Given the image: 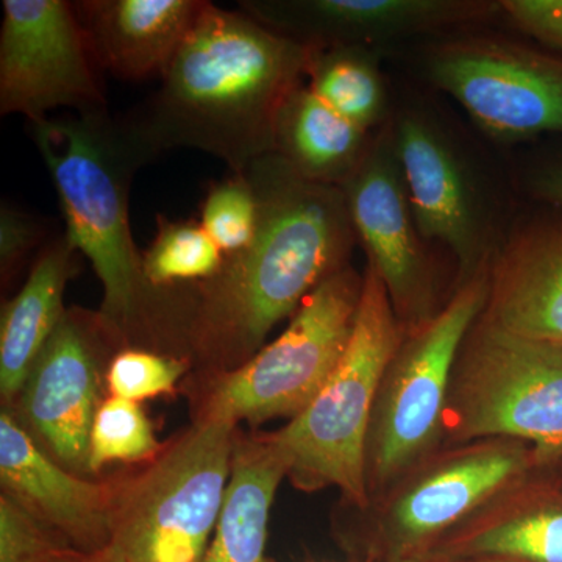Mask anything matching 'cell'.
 Returning <instances> with one entry per match:
<instances>
[{
	"label": "cell",
	"mask_w": 562,
	"mask_h": 562,
	"mask_svg": "<svg viewBox=\"0 0 562 562\" xmlns=\"http://www.w3.org/2000/svg\"><path fill=\"white\" fill-rule=\"evenodd\" d=\"M246 173L260 201L254 243L187 291L181 341L203 372L232 371L255 357L281 321L350 266L358 241L341 188L303 179L276 151Z\"/></svg>",
	"instance_id": "6da1fadb"
},
{
	"label": "cell",
	"mask_w": 562,
	"mask_h": 562,
	"mask_svg": "<svg viewBox=\"0 0 562 562\" xmlns=\"http://www.w3.org/2000/svg\"><path fill=\"white\" fill-rule=\"evenodd\" d=\"M310 49L241 10L206 2L155 92L128 117L151 155L195 149L243 173L276 147L284 101L305 79Z\"/></svg>",
	"instance_id": "7a4b0ae2"
},
{
	"label": "cell",
	"mask_w": 562,
	"mask_h": 562,
	"mask_svg": "<svg viewBox=\"0 0 562 562\" xmlns=\"http://www.w3.org/2000/svg\"><path fill=\"white\" fill-rule=\"evenodd\" d=\"M65 216L66 233L103 288V324L120 344H176L179 292L147 283L133 241L128 192L154 160L128 120L109 111L69 113L32 124Z\"/></svg>",
	"instance_id": "3957f363"
},
{
	"label": "cell",
	"mask_w": 562,
	"mask_h": 562,
	"mask_svg": "<svg viewBox=\"0 0 562 562\" xmlns=\"http://www.w3.org/2000/svg\"><path fill=\"white\" fill-rule=\"evenodd\" d=\"M349 346L305 412L269 435L302 491L336 487L358 512L369 506L366 442L383 373L405 327L375 266L368 261Z\"/></svg>",
	"instance_id": "277c9868"
},
{
	"label": "cell",
	"mask_w": 562,
	"mask_h": 562,
	"mask_svg": "<svg viewBox=\"0 0 562 562\" xmlns=\"http://www.w3.org/2000/svg\"><path fill=\"white\" fill-rule=\"evenodd\" d=\"M235 425L194 422L140 471L106 480L109 547L124 562H202L231 480Z\"/></svg>",
	"instance_id": "5b68a950"
},
{
	"label": "cell",
	"mask_w": 562,
	"mask_h": 562,
	"mask_svg": "<svg viewBox=\"0 0 562 562\" xmlns=\"http://www.w3.org/2000/svg\"><path fill=\"white\" fill-rule=\"evenodd\" d=\"M531 446L486 438L443 443L371 502L344 536L358 562H416L491 498L538 468Z\"/></svg>",
	"instance_id": "8992f818"
},
{
	"label": "cell",
	"mask_w": 562,
	"mask_h": 562,
	"mask_svg": "<svg viewBox=\"0 0 562 562\" xmlns=\"http://www.w3.org/2000/svg\"><path fill=\"white\" fill-rule=\"evenodd\" d=\"M364 276L351 266L324 281L290 324L255 357L232 371L203 372L194 422L294 419L308 408L349 346Z\"/></svg>",
	"instance_id": "52a82bcc"
},
{
	"label": "cell",
	"mask_w": 562,
	"mask_h": 562,
	"mask_svg": "<svg viewBox=\"0 0 562 562\" xmlns=\"http://www.w3.org/2000/svg\"><path fill=\"white\" fill-rule=\"evenodd\" d=\"M486 438L528 443L539 465L562 458V344L475 321L454 361L443 443Z\"/></svg>",
	"instance_id": "ba28073f"
},
{
	"label": "cell",
	"mask_w": 562,
	"mask_h": 562,
	"mask_svg": "<svg viewBox=\"0 0 562 562\" xmlns=\"http://www.w3.org/2000/svg\"><path fill=\"white\" fill-rule=\"evenodd\" d=\"M490 266L457 284L452 297L435 316L405 330L391 358L380 382L366 442L369 505L443 446L454 361L486 306Z\"/></svg>",
	"instance_id": "9c48e42d"
},
{
	"label": "cell",
	"mask_w": 562,
	"mask_h": 562,
	"mask_svg": "<svg viewBox=\"0 0 562 562\" xmlns=\"http://www.w3.org/2000/svg\"><path fill=\"white\" fill-rule=\"evenodd\" d=\"M427 70L494 138L562 133L560 55L495 36H461L432 46Z\"/></svg>",
	"instance_id": "30bf717a"
},
{
	"label": "cell",
	"mask_w": 562,
	"mask_h": 562,
	"mask_svg": "<svg viewBox=\"0 0 562 562\" xmlns=\"http://www.w3.org/2000/svg\"><path fill=\"white\" fill-rule=\"evenodd\" d=\"M0 29V113L32 124L50 111H105L94 60L74 3L3 0Z\"/></svg>",
	"instance_id": "8fae6325"
},
{
	"label": "cell",
	"mask_w": 562,
	"mask_h": 562,
	"mask_svg": "<svg viewBox=\"0 0 562 562\" xmlns=\"http://www.w3.org/2000/svg\"><path fill=\"white\" fill-rule=\"evenodd\" d=\"M341 190L358 241L383 279L405 330L439 312L435 269L414 220L403 176L394 122L372 136L371 146Z\"/></svg>",
	"instance_id": "7c38bea8"
},
{
	"label": "cell",
	"mask_w": 562,
	"mask_h": 562,
	"mask_svg": "<svg viewBox=\"0 0 562 562\" xmlns=\"http://www.w3.org/2000/svg\"><path fill=\"white\" fill-rule=\"evenodd\" d=\"M116 339L101 314L68 310L22 387L18 420L69 472H90V441ZM18 414V416H20Z\"/></svg>",
	"instance_id": "4fadbf2b"
},
{
	"label": "cell",
	"mask_w": 562,
	"mask_h": 562,
	"mask_svg": "<svg viewBox=\"0 0 562 562\" xmlns=\"http://www.w3.org/2000/svg\"><path fill=\"white\" fill-rule=\"evenodd\" d=\"M395 143L408 188L414 220L425 241L449 247L458 281L491 265L490 224L464 162L438 125L419 113L394 122Z\"/></svg>",
	"instance_id": "5bb4252c"
},
{
	"label": "cell",
	"mask_w": 562,
	"mask_h": 562,
	"mask_svg": "<svg viewBox=\"0 0 562 562\" xmlns=\"http://www.w3.org/2000/svg\"><path fill=\"white\" fill-rule=\"evenodd\" d=\"M243 13L313 49L364 46L462 27L501 13L482 0H241Z\"/></svg>",
	"instance_id": "9a60e30c"
},
{
	"label": "cell",
	"mask_w": 562,
	"mask_h": 562,
	"mask_svg": "<svg viewBox=\"0 0 562 562\" xmlns=\"http://www.w3.org/2000/svg\"><path fill=\"white\" fill-rule=\"evenodd\" d=\"M0 482L44 527L81 552L110 543L109 483L80 479L54 460L10 409L0 414Z\"/></svg>",
	"instance_id": "2e32d148"
},
{
	"label": "cell",
	"mask_w": 562,
	"mask_h": 562,
	"mask_svg": "<svg viewBox=\"0 0 562 562\" xmlns=\"http://www.w3.org/2000/svg\"><path fill=\"white\" fill-rule=\"evenodd\" d=\"M465 558L562 562V472L525 473L416 562Z\"/></svg>",
	"instance_id": "e0dca14e"
},
{
	"label": "cell",
	"mask_w": 562,
	"mask_h": 562,
	"mask_svg": "<svg viewBox=\"0 0 562 562\" xmlns=\"http://www.w3.org/2000/svg\"><path fill=\"white\" fill-rule=\"evenodd\" d=\"M480 317L512 335L562 344V213L527 222L495 251Z\"/></svg>",
	"instance_id": "ac0fdd59"
},
{
	"label": "cell",
	"mask_w": 562,
	"mask_h": 562,
	"mask_svg": "<svg viewBox=\"0 0 562 562\" xmlns=\"http://www.w3.org/2000/svg\"><path fill=\"white\" fill-rule=\"evenodd\" d=\"M203 0H83L77 16L92 60L122 80L162 76L201 16Z\"/></svg>",
	"instance_id": "d6986e66"
},
{
	"label": "cell",
	"mask_w": 562,
	"mask_h": 562,
	"mask_svg": "<svg viewBox=\"0 0 562 562\" xmlns=\"http://www.w3.org/2000/svg\"><path fill=\"white\" fill-rule=\"evenodd\" d=\"M77 251L68 236L47 244L20 292L2 308L0 321V394L13 405L44 347L68 310L66 284L76 271Z\"/></svg>",
	"instance_id": "ffe728a7"
},
{
	"label": "cell",
	"mask_w": 562,
	"mask_h": 562,
	"mask_svg": "<svg viewBox=\"0 0 562 562\" xmlns=\"http://www.w3.org/2000/svg\"><path fill=\"white\" fill-rule=\"evenodd\" d=\"M288 465L268 436L236 435L231 480L202 562H271L269 516Z\"/></svg>",
	"instance_id": "44dd1931"
},
{
	"label": "cell",
	"mask_w": 562,
	"mask_h": 562,
	"mask_svg": "<svg viewBox=\"0 0 562 562\" xmlns=\"http://www.w3.org/2000/svg\"><path fill=\"white\" fill-rule=\"evenodd\" d=\"M371 140L368 131L302 83L279 111L273 151L303 179L341 188L360 168Z\"/></svg>",
	"instance_id": "7402d4cb"
},
{
	"label": "cell",
	"mask_w": 562,
	"mask_h": 562,
	"mask_svg": "<svg viewBox=\"0 0 562 562\" xmlns=\"http://www.w3.org/2000/svg\"><path fill=\"white\" fill-rule=\"evenodd\" d=\"M308 49L305 77L310 90L364 131L371 132L382 125L386 120V90L371 47Z\"/></svg>",
	"instance_id": "603a6c76"
},
{
	"label": "cell",
	"mask_w": 562,
	"mask_h": 562,
	"mask_svg": "<svg viewBox=\"0 0 562 562\" xmlns=\"http://www.w3.org/2000/svg\"><path fill=\"white\" fill-rule=\"evenodd\" d=\"M224 251L199 220L157 217V233L143 255L147 283L155 290L199 284L214 279L225 265Z\"/></svg>",
	"instance_id": "cb8c5ba5"
},
{
	"label": "cell",
	"mask_w": 562,
	"mask_h": 562,
	"mask_svg": "<svg viewBox=\"0 0 562 562\" xmlns=\"http://www.w3.org/2000/svg\"><path fill=\"white\" fill-rule=\"evenodd\" d=\"M160 449L139 403L120 397L103 401L92 424L90 473L111 462L149 461Z\"/></svg>",
	"instance_id": "d4e9b609"
},
{
	"label": "cell",
	"mask_w": 562,
	"mask_h": 562,
	"mask_svg": "<svg viewBox=\"0 0 562 562\" xmlns=\"http://www.w3.org/2000/svg\"><path fill=\"white\" fill-rule=\"evenodd\" d=\"M199 222L225 257L254 243L260 227V201L246 172H232L227 179L210 184Z\"/></svg>",
	"instance_id": "484cf974"
},
{
	"label": "cell",
	"mask_w": 562,
	"mask_h": 562,
	"mask_svg": "<svg viewBox=\"0 0 562 562\" xmlns=\"http://www.w3.org/2000/svg\"><path fill=\"white\" fill-rule=\"evenodd\" d=\"M188 372V360L136 347L111 355L106 383L111 397L139 403L172 392Z\"/></svg>",
	"instance_id": "4316f807"
},
{
	"label": "cell",
	"mask_w": 562,
	"mask_h": 562,
	"mask_svg": "<svg viewBox=\"0 0 562 562\" xmlns=\"http://www.w3.org/2000/svg\"><path fill=\"white\" fill-rule=\"evenodd\" d=\"M68 546L16 502L0 497V562H57Z\"/></svg>",
	"instance_id": "83f0119b"
},
{
	"label": "cell",
	"mask_w": 562,
	"mask_h": 562,
	"mask_svg": "<svg viewBox=\"0 0 562 562\" xmlns=\"http://www.w3.org/2000/svg\"><path fill=\"white\" fill-rule=\"evenodd\" d=\"M498 5L517 31L562 57V0H502Z\"/></svg>",
	"instance_id": "f1b7e54d"
},
{
	"label": "cell",
	"mask_w": 562,
	"mask_h": 562,
	"mask_svg": "<svg viewBox=\"0 0 562 562\" xmlns=\"http://www.w3.org/2000/svg\"><path fill=\"white\" fill-rule=\"evenodd\" d=\"M43 228L24 211L3 203L0 209V268L10 276L38 246Z\"/></svg>",
	"instance_id": "f546056e"
},
{
	"label": "cell",
	"mask_w": 562,
	"mask_h": 562,
	"mask_svg": "<svg viewBox=\"0 0 562 562\" xmlns=\"http://www.w3.org/2000/svg\"><path fill=\"white\" fill-rule=\"evenodd\" d=\"M531 192L539 201L562 210V160L536 173L531 181Z\"/></svg>",
	"instance_id": "4dcf8cb0"
},
{
	"label": "cell",
	"mask_w": 562,
	"mask_h": 562,
	"mask_svg": "<svg viewBox=\"0 0 562 562\" xmlns=\"http://www.w3.org/2000/svg\"><path fill=\"white\" fill-rule=\"evenodd\" d=\"M57 562H124L109 546L98 552H81L74 547H66Z\"/></svg>",
	"instance_id": "1f68e13d"
},
{
	"label": "cell",
	"mask_w": 562,
	"mask_h": 562,
	"mask_svg": "<svg viewBox=\"0 0 562 562\" xmlns=\"http://www.w3.org/2000/svg\"><path fill=\"white\" fill-rule=\"evenodd\" d=\"M424 562H514V561L498 560V558H465V560L424 561Z\"/></svg>",
	"instance_id": "d6a6232c"
},
{
	"label": "cell",
	"mask_w": 562,
	"mask_h": 562,
	"mask_svg": "<svg viewBox=\"0 0 562 562\" xmlns=\"http://www.w3.org/2000/svg\"><path fill=\"white\" fill-rule=\"evenodd\" d=\"M553 468H557L558 471L562 472V458H560V460L554 462Z\"/></svg>",
	"instance_id": "836d02e7"
}]
</instances>
